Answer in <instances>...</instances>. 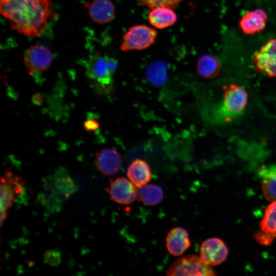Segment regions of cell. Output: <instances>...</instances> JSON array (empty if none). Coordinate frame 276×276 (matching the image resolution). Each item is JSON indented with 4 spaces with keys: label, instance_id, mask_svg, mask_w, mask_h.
I'll list each match as a JSON object with an SVG mask.
<instances>
[{
    "label": "cell",
    "instance_id": "9",
    "mask_svg": "<svg viewBox=\"0 0 276 276\" xmlns=\"http://www.w3.org/2000/svg\"><path fill=\"white\" fill-rule=\"evenodd\" d=\"M136 188L128 178L120 177L114 180H111L109 188L107 190L110 198L114 202L121 204H129L137 197Z\"/></svg>",
    "mask_w": 276,
    "mask_h": 276
},
{
    "label": "cell",
    "instance_id": "4",
    "mask_svg": "<svg viewBox=\"0 0 276 276\" xmlns=\"http://www.w3.org/2000/svg\"><path fill=\"white\" fill-rule=\"evenodd\" d=\"M24 182L19 176L6 170L1 182V226L7 217L9 209L12 206L17 195L23 188Z\"/></svg>",
    "mask_w": 276,
    "mask_h": 276
},
{
    "label": "cell",
    "instance_id": "17",
    "mask_svg": "<svg viewBox=\"0 0 276 276\" xmlns=\"http://www.w3.org/2000/svg\"><path fill=\"white\" fill-rule=\"evenodd\" d=\"M149 21L153 27L163 29L173 25L177 20V16L172 8L159 7L152 9L149 14Z\"/></svg>",
    "mask_w": 276,
    "mask_h": 276
},
{
    "label": "cell",
    "instance_id": "6",
    "mask_svg": "<svg viewBox=\"0 0 276 276\" xmlns=\"http://www.w3.org/2000/svg\"><path fill=\"white\" fill-rule=\"evenodd\" d=\"M156 36V30L147 26H132L123 35L121 49L123 51L145 49L154 42Z\"/></svg>",
    "mask_w": 276,
    "mask_h": 276
},
{
    "label": "cell",
    "instance_id": "14",
    "mask_svg": "<svg viewBox=\"0 0 276 276\" xmlns=\"http://www.w3.org/2000/svg\"><path fill=\"white\" fill-rule=\"evenodd\" d=\"M88 8L90 18L97 24L109 22L114 17L116 6L112 0H94Z\"/></svg>",
    "mask_w": 276,
    "mask_h": 276
},
{
    "label": "cell",
    "instance_id": "18",
    "mask_svg": "<svg viewBox=\"0 0 276 276\" xmlns=\"http://www.w3.org/2000/svg\"><path fill=\"white\" fill-rule=\"evenodd\" d=\"M197 70L199 74L203 78H213L219 73L220 64L214 56L204 54L198 60Z\"/></svg>",
    "mask_w": 276,
    "mask_h": 276
},
{
    "label": "cell",
    "instance_id": "1",
    "mask_svg": "<svg viewBox=\"0 0 276 276\" xmlns=\"http://www.w3.org/2000/svg\"><path fill=\"white\" fill-rule=\"evenodd\" d=\"M0 11L13 30L28 37H36L46 29L53 4L52 0H0Z\"/></svg>",
    "mask_w": 276,
    "mask_h": 276
},
{
    "label": "cell",
    "instance_id": "19",
    "mask_svg": "<svg viewBox=\"0 0 276 276\" xmlns=\"http://www.w3.org/2000/svg\"><path fill=\"white\" fill-rule=\"evenodd\" d=\"M139 189L137 197L147 205H156L164 198L163 190L158 185L146 184Z\"/></svg>",
    "mask_w": 276,
    "mask_h": 276
},
{
    "label": "cell",
    "instance_id": "24",
    "mask_svg": "<svg viewBox=\"0 0 276 276\" xmlns=\"http://www.w3.org/2000/svg\"><path fill=\"white\" fill-rule=\"evenodd\" d=\"M83 126L86 130L92 131L99 128V123L95 119H89L84 122Z\"/></svg>",
    "mask_w": 276,
    "mask_h": 276
},
{
    "label": "cell",
    "instance_id": "8",
    "mask_svg": "<svg viewBox=\"0 0 276 276\" xmlns=\"http://www.w3.org/2000/svg\"><path fill=\"white\" fill-rule=\"evenodd\" d=\"M255 70L270 77H276V39L268 40L255 53Z\"/></svg>",
    "mask_w": 276,
    "mask_h": 276
},
{
    "label": "cell",
    "instance_id": "7",
    "mask_svg": "<svg viewBox=\"0 0 276 276\" xmlns=\"http://www.w3.org/2000/svg\"><path fill=\"white\" fill-rule=\"evenodd\" d=\"M53 54L47 47L35 45L26 50L24 55L25 64L32 75L46 71L52 64Z\"/></svg>",
    "mask_w": 276,
    "mask_h": 276
},
{
    "label": "cell",
    "instance_id": "5",
    "mask_svg": "<svg viewBox=\"0 0 276 276\" xmlns=\"http://www.w3.org/2000/svg\"><path fill=\"white\" fill-rule=\"evenodd\" d=\"M109 57L100 53L90 55L85 62L86 76L103 88H110L113 73L109 66Z\"/></svg>",
    "mask_w": 276,
    "mask_h": 276
},
{
    "label": "cell",
    "instance_id": "21",
    "mask_svg": "<svg viewBox=\"0 0 276 276\" xmlns=\"http://www.w3.org/2000/svg\"><path fill=\"white\" fill-rule=\"evenodd\" d=\"M260 225L262 231L276 237V201L267 206Z\"/></svg>",
    "mask_w": 276,
    "mask_h": 276
},
{
    "label": "cell",
    "instance_id": "25",
    "mask_svg": "<svg viewBox=\"0 0 276 276\" xmlns=\"http://www.w3.org/2000/svg\"><path fill=\"white\" fill-rule=\"evenodd\" d=\"M32 100L34 104L40 105L43 101V97L40 94L37 93L33 96Z\"/></svg>",
    "mask_w": 276,
    "mask_h": 276
},
{
    "label": "cell",
    "instance_id": "2",
    "mask_svg": "<svg viewBox=\"0 0 276 276\" xmlns=\"http://www.w3.org/2000/svg\"><path fill=\"white\" fill-rule=\"evenodd\" d=\"M223 91L222 101L216 111V116L219 122L228 123L243 113L248 96L243 87L234 83L224 85Z\"/></svg>",
    "mask_w": 276,
    "mask_h": 276
},
{
    "label": "cell",
    "instance_id": "13",
    "mask_svg": "<svg viewBox=\"0 0 276 276\" xmlns=\"http://www.w3.org/2000/svg\"><path fill=\"white\" fill-rule=\"evenodd\" d=\"M268 16L261 9L249 11L241 17L239 26L246 34H252L262 31L265 27Z\"/></svg>",
    "mask_w": 276,
    "mask_h": 276
},
{
    "label": "cell",
    "instance_id": "20",
    "mask_svg": "<svg viewBox=\"0 0 276 276\" xmlns=\"http://www.w3.org/2000/svg\"><path fill=\"white\" fill-rule=\"evenodd\" d=\"M147 80L155 86H161L167 79V65L163 61H155L149 64L146 70Z\"/></svg>",
    "mask_w": 276,
    "mask_h": 276
},
{
    "label": "cell",
    "instance_id": "22",
    "mask_svg": "<svg viewBox=\"0 0 276 276\" xmlns=\"http://www.w3.org/2000/svg\"><path fill=\"white\" fill-rule=\"evenodd\" d=\"M139 3L151 9L159 7L175 8L182 0H137Z\"/></svg>",
    "mask_w": 276,
    "mask_h": 276
},
{
    "label": "cell",
    "instance_id": "23",
    "mask_svg": "<svg viewBox=\"0 0 276 276\" xmlns=\"http://www.w3.org/2000/svg\"><path fill=\"white\" fill-rule=\"evenodd\" d=\"M255 239L260 244L264 246L270 245L273 241L275 236L261 230L255 234Z\"/></svg>",
    "mask_w": 276,
    "mask_h": 276
},
{
    "label": "cell",
    "instance_id": "15",
    "mask_svg": "<svg viewBox=\"0 0 276 276\" xmlns=\"http://www.w3.org/2000/svg\"><path fill=\"white\" fill-rule=\"evenodd\" d=\"M127 176L130 181L139 188L148 184L150 181L151 172L147 163L143 159L137 158L128 167Z\"/></svg>",
    "mask_w": 276,
    "mask_h": 276
},
{
    "label": "cell",
    "instance_id": "12",
    "mask_svg": "<svg viewBox=\"0 0 276 276\" xmlns=\"http://www.w3.org/2000/svg\"><path fill=\"white\" fill-rule=\"evenodd\" d=\"M189 235L185 228L174 227L168 233L166 246L169 252L174 256L182 255L190 246Z\"/></svg>",
    "mask_w": 276,
    "mask_h": 276
},
{
    "label": "cell",
    "instance_id": "11",
    "mask_svg": "<svg viewBox=\"0 0 276 276\" xmlns=\"http://www.w3.org/2000/svg\"><path fill=\"white\" fill-rule=\"evenodd\" d=\"M97 169L105 175H112L120 169L122 159L115 149L105 148L97 153L95 162Z\"/></svg>",
    "mask_w": 276,
    "mask_h": 276
},
{
    "label": "cell",
    "instance_id": "10",
    "mask_svg": "<svg viewBox=\"0 0 276 276\" xmlns=\"http://www.w3.org/2000/svg\"><path fill=\"white\" fill-rule=\"evenodd\" d=\"M228 249L224 242L218 238H211L202 242L200 247L201 259L210 266H216L227 258Z\"/></svg>",
    "mask_w": 276,
    "mask_h": 276
},
{
    "label": "cell",
    "instance_id": "16",
    "mask_svg": "<svg viewBox=\"0 0 276 276\" xmlns=\"http://www.w3.org/2000/svg\"><path fill=\"white\" fill-rule=\"evenodd\" d=\"M262 178V189L263 195L268 201H276V165L263 166L259 170Z\"/></svg>",
    "mask_w": 276,
    "mask_h": 276
},
{
    "label": "cell",
    "instance_id": "3",
    "mask_svg": "<svg viewBox=\"0 0 276 276\" xmlns=\"http://www.w3.org/2000/svg\"><path fill=\"white\" fill-rule=\"evenodd\" d=\"M166 274L168 276L216 275L211 266L206 264L200 257L195 255H188L180 257L172 263Z\"/></svg>",
    "mask_w": 276,
    "mask_h": 276
}]
</instances>
